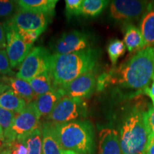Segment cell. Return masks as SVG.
<instances>
[{"instance_id":"obj_1","label":"cell","mask_w":154,"mask_h":154,"mask_svg":"<svg viewBox=\"0 0 154 154\" xmlns=\"http://www.w3.org/2000/svg\"><path fill=\"white\" fill-rule=\"evenodd\" d=\"M154 76V47L135 53L117 68L97 78L99 91L112 86L122 99H132L143 94Z\"/></svg>"},{"instance_id":"obj_2","label":"cell","mask_w":154,"mask_h":154,"mask_svg":"<svg viewBox=\"0 0 154 154\" xmlns=\"http://www.w3.org/2000/svg\"><path fill=\"white\" fill-rule=\"evenodd\" d=\"M98 60L97 50L91 48L69 54H51L49 72L54 87L62 88L79 76L96 70Z\"/></svg>"},{"instance_id":"obj_3","label":"cell","mask_w":154,"mask_h":154,"mask_svg":"<svg viewBox=\"0 0 154 154\" xmlns=\"http://www.w3.org/2000/svg\"><path fill=\"white\" fill-rule=\"evenodd\" d=\"M145 104L138 101L125 111L119 140L123 154H144L149 140L145 124Z\"/></svg>"},{"instance_id":"obj_4","label":"cell","mask_w":154,"mask_h":154,"mask_svg":"<svg viewBox=\"0 0 154 154\" xmlns=\"http://www.w3.org/2000/svg\"><path fill=\"white\" fill-rule=\"evenodd\" d=\"M55 125L58 138L63 151L94 154L95 132L89 121L76 120Z\"/></svg>"},{"instance_id":"obj_5","label":"cell","mask_w":154,"mask_h":154,"mask_svg":"<svg viewBox=\"0 0 154 154\" xmlns=\"http://www.w3.org/2000/svg\"><path fill=\"white\" fill-rule=\"evenodd\" d=\"M39 113L34 102L28 103L22 111L15 113L10 133L5 140V145L20 140L41 128Z\"/></svg>"},{"instance_id":"obj_6","label":"cell","mask_w":154,"mask_h":154,"mask_svg":"<svg viewBox=\"0 0 154 154\" xmlns=\"http://www.w3.org/2000/svg\"><path fill=\"white\" fill-rule=\"evenodd\" d=\"M51 54L43 47L32 48L19 66L16 77L29 82L31 79L49 72Z\"/></svg>"},{"instance_id":"obj_7","label":"cell","mask_w":154,"mask_h":154,"mask_svg":"<svg viewBox=\"0 0 154 154\" xmlns=\"http://www.w3.org/2000/svg\"><path fill=\"white\" fill-rule=\"evenodd\" d=\"M86 106L84 99L63 96L45 119L57 124H65L78 120L85 115Z\"/></svg>"},{"instance_id":"obj_8","label":"cell","mask_w":154,"mask_h":154,"mask_svg":"<svg viewBox=\"0 0 154 154\" xmlns=\"http://www.w3.org/2000/svg\"><path fill=\"white\" fill-rule=\"evenodd\" d=\"M50 17L42 13L19 10L14 16L7 19L4 22V25L14 29L17 32L42 34L47 27Z\"/></svg>"},{"instance_id":"obj_9","label":"cell","mask_w":154,"mask_h":154,"mask_svg":"<svg viewBox=\"0 0 154 154\" xmlns=\"http://www.w3.org/2000/svg\"><path fill=\"white\" fill-rule=\"evenodd\" d=\"M148 1L136 0H116L111 2L109 16L116 22L125 24L141 18L149 5Z\"/></svg>"},{"instance_id":"obj_10","label":"cell","mask_w":154,"mask_h":154,"mask_svg":"<svg viewBox=\"0 0 154 154\" xmlns=\"http://www.w3.org/2000/svg\"><path fill=\"white\" fill-rule=\"evenodd\" d=\"M52 55L69 54L89 48L88 36L79 31L65 32L51 45Z\"/></svg>"},{"instance_id":"obj_11","label":"cell","mask_w":154,"mask_h":154,"mask_svg":"<svg viewBox=\"0 0 154 154\" xmlns=\"http://www.w3.org/2000/svg\"><path fill=\"white\" fill-rule=\"evenodd\" d=\"M5 28L7 35L6 51L7 57L10 61L11 68H17L22 64L32 50V46L27 45L25 43L19 34L14 29L6 26Z\"/></svg>"},{"instance_id":"obj_12","label":"cell","mask_w":154,"mask_h":154,"mask_svg":"<svg viewBox=\"0 0 154 154\" xmlns=\"http://www.w3.org/2000/svg\"><path fill=\"white\" fill-rule=\"evenodd\" d=\"M96 69L79 76L61 88L65 96L83 99L91 96L96 88Z\"/></svg>"},{"instance_id":"obj_13","label":"cell","mask_w":154,"mask_h":154,"mask_svg":"<svg viewBox=\"0 0 154 154\" xmlns=\"http://www.w3.org/2000/svg\"><path fill=\"white\" fill-rule=\"evenodd\" d=\"M43 154H63L54 123L45 120L41 123Z\"/></svg>"},{"instance_id":"obj_14","label":"cell","mask_w":154,"mask_h":154,"mask_svg":"<svg viewBox=\"0 0 154 154\" xmlns=\"http://www.w3.org/2000/svg\"><path fill=\"white\" fill-rule=\"evenodd\" d=\"M99 154H123L119 134L113 128H105L99 133Z\"/></svg>"},{"instance_id":"obj_15","label":"cell","mask_w":154,"mask_h":154,"mask_svg":"<svg viewBox=\"0 0 154 154\" xmlns=\"http://www.w3.org/2000/svg\"><path fill=\"white\" fill-rule=\"evenodd\" d=\"M63 96L65 95L61 88H54L49 93L38 96L34 101V103L41 118H47Z\"/></svg>"},{"instance_id":"obj_16","label":"cell","mask_w":154,"mask_h":154,"mask_svg":"<svg viewBox=\"0 0 154 154\" xmlns=\"http://www.w3.org/2000/svg\"><path fill=\"white\" fill-rule=\"evenodd\" d=\"M139 29L143 35L145 47H154V1L149 2L142 15Z\"/></svg>"},{"instance_id":"obj_17","label":"cell","mask_w":154,"mask_h":154,"mask_svg":"<svg viewBox=\"0 0 154 154\" xmlns=\"http://www.w3.org/2000/svg\"><path fill=\"white\" fill-rule=\"evenodd\" d=\"M57 0H19L17 1L19 10L42 13L49 17L54 14Z\"/></svg>"},{"instance_id":"obj_18","label":"cell","mask_w":154,"mask_h":154,"mask_svg":"<svg viewBox=\"0 0 154 154\" xmlns=\"http://www.w3.org/2000/svg\"><path fill=\"white\" fill-rule=\"evenodd\" d=\"M4 80L9 86V89L24 99L27 104L34 102L37 98L29 82L17 77H5Z\"/></svg>"},{"instance_id":"obj_19","label":"cell","mask_w":154,"mask_h":154,"mask_svg":"<svg viewBox=\"0 0 154 154\" xmlns=\"http://www.w3.org/2000/svg\"><path fill=\"white\" fill-rule=\"evenodd\" d=\"M124 42L130 53H136L145 48L144 39L140 29L133 24H125Z\"/></svg>"},{"instance_id":"obj_20","label":"cell","mask_w":154,"mask_h":154,"mask_svg":"<svg viewBox=\"0 0 154 154\" xmlns=\"http://www.w3.org/2000/svg\"><path fill=\"white\" fill-rule=\"evenodd\" d=\"M27 103L12 90L8 89L0 96V107L15 113L22 111Z\"/></svg>"},{"instance_id":"obj_21","label":"cell","mask_w":154,"mask_h":154,"mask_svg":"<svg viewBox=\"0 0 154 154\" xmlns=\"http://www.w3.org/2000/svg\"><path fill=\"white\" fill-rule=\"evenodd\" d=\"M29 83L37 97L54 89L49 71L32 79Z\"/></svg>"},{"instance_id":"obj_22","label":"cell","mask_w":154,"mask_h":154,"mask_svg":"<svg viewBox=\"0 0 154 154\" xmlns=\"http://www.w3.org/2000/svg\"><path fill=\"white\" fill-rule=\"evenodd\" d=\"M110 2L106 0H84L81 15L87 17H96L101 14Z\"/></svg>"},{"instance_id":"obj_23","label":"cell","mask_w":154,"mask_h":154,"mask_svg":"<svg viewBox=\"0 0 154 154\" xmlns=\"http://www.w3.org/2000/svg\"><path fill=\"white\" fill-rule=\"evenodd\" d=\"M20 140L27 148L28 154H43L41 128L34 131Z\"/></svg>"},{"instance_id":"obj_24","label":"cell","mask_w":154,"mask_h":154,"mask_svg":"<svg viewBox=\"0 0 154 154\" xmlns=\"http://www.w3.org/2000/svg\"><path fill=\"white\" fill-rule=\"evenodd\" d=\"M126 45L124 42L121 40L116 38L110 42V43L108 45L107 51L113 66H116L118 59L124 54L126 52Z\"/></svg>"},{"instance_id":"obj_25","label":"cell","mask_w":154,"mask_h":154,"mask_svg":"<svg viewBox=\"0 0 154 154\" xmlns=\"http://www.w3.org/2000/svg\"><path fill=\"white\" fill-rule=\"evenodd\" d=\"M15 113L0 107V126L4 131L5 140L8 137L12 126Z\"/></svg>"},{"instance_id":"obj_26","label":"cell","mask_w":154,"mask_h":154,"mask_svg":"<svg viewBox=\"0 0 154 154\" xmlns=\"http://www.w3.org/2000/svg\"><path fill=\"white\" fill-rule=\"evenodd\" d=\"M19 10V8L17 1L0 0V18L10 19Z\"/></svg>"},{"instance_id":"obj_27","label":"cell","mask_w":154,"mask_h":154,"mask_svg":"<svg viewBox=\"0 0 154 154\" xmlns=\"http://www.w3.org/2000/svg\"><path fill=\"white\" fill-rule=\"evenodd\" d=\"M83 0H66L65 9L66 16L70 18L73 16L81 15V9L83 4Z\"/></svg>"},{"instance_id":"obj_28","label":"cell","mask_w":154,"mask_h":154,"mask_svg":"<svg viewBox=\"0 0 154 154\" xmlns=\"http://www.w3.org/2000/svg\"><path fill=\"white\" fill-rule=\"evenodd\" d=\"M12 74L10 61L5 49H0V74L9 75Z\"/></svg>"},{"instance_id":"obj_29","label":"cell","mask_w":154,"mask_h":154,"mask_svg":"<svg viewBox=\"0 0 154 154\" xmlns=\"http://www.w3.org/2000/svg\"><path fill=\"white\" fill-rule=\"evenodd\" d=\"M145 124L149 140L154 136V107L153 106H149L148 111H146L145 115Z\"/></svg>"},{"instance_id":"obj_30","label":"cell","mask_w":154,"mask_h":154,"mask_svg":"<svg viewBox=\"0 0 154 154\" xmlns=\"http://www.w3.org/2000/svg\"><path fill=\"white\" fill-rule=\"evenodd\" d=\"M19 34L25 43L27 45L32 46L34 42L40 36V33L38 32H17Z\"/></svg>"},{"instance_id":"obj_31","label":"cell","mask_w":154,"mask_h":154,"mask_svg":"<svg viewBox=\"0 0 154 154\" xmlns=\"http://www.w3.org/2000/svg\"><path fill=\"white\" fill-rule=\"evenodd\" d=\"M7 47V35L4 23L0 22V49Z\"/></svg>"},{"instance_id":"obj_32","label":"cell","mask_w":154,"mask_h":154,"mask_svg":"<svg viewBox=\"0 0 154 154\" xmlns=\"http://www.w3.org/2000/svg\"><path fill=\"white\" fill-rule=\"evenodd\" d=\"M143 94H146L151 99L152 103H153V106L154 107V76L153 77V79H152L151 86H148L146 88Z\"/></svg>"},{"instance_id":"obj_33","label":"cell","mask_w":154,"mask_h":154,"mask_svg":"<svg viewBox=\"0 0 154 154\" xmlns=\"http://www.w3.org/2000/svg\"><path fill=\"white\" fill-rule=\"evenodd\" d=\"M5 146V138L4 135V131L0 126V149H3Z\"/></svg>"},{"instance_id":"obj_34","label":"cell","mask_w":154,"mask_h":154,"mask_svg":"<svg viewBox=\"0 0 154 154\" xmlns=\"http://www.w3.org/2000/svg\"><path fill=\"white\" fill-rule=\"evenodd\" d=\"M9 89V86L7 85L6 83L4 82H2V81H0V96L4 92L7 91V90Z\"/></svg>"},{"instance_id":"obj_35","label":"cell","mask_w":154,"mask_h":154,"mask_svg":"<svg viewBox=\"0 0 154 154\" xmlns=\"http://www.w3.org/2000/svg\"><path fill=\"white\" fill-rule=\"evenodd\" d=\"M144 154H154V142L147 146Z\"/></svg>"},{"instance_id":"obj_36","label":"cell","mask_w":154,"mask_h":154,"mask_svg":"<svg viewBox=\"0 0 154 154\" xmlns=\"http://www.w3.org/2000/svg\"><path fill=\"white\" fill-rule=\"evenodd\" d=\"M63 154H81V153H76V152L71 151H63Z\"/></svg>"},{"instance_id":"obj_37","label":"cell","mask_w":154,"mask_h":154,"mask_svg":"<svg viewBox=\"0 0 154 154\" xmlns=\"http://www.w3.org/2000/svg\"><path fill=\"white\" fill-rule=\"evenodd\" d=\"M153 142H154V136L151 138V139L149 140V141H148V145H149V144L153 143ZM148 145H147V146H148Z\"/></svg>"},{"instance_id":"obj_38","label":"cell","mask_w":154,"mask_h":154,"mask_svg":"<svg viewBox=\"0 0 154 154\" xmlns=\"http://www.w3.org/2000/svg\"><path fill=\"white\" fill-rule=\"evenodd\" d=\"M2 149H0V154H2Z\"/></svg>"},{"instance_id":"obj_39","label":"cell","mask_w":154,"mask_h":154,"mask_svg":"<svg viewBox=\"0 0 154 154\" xmlns=\"http://www.w3.org/2000/svg\"><path fill=\"white\" fill-rule=\"evenodd\" d=\"M0 81H1V78H0Z\"/></svg>"}]
</instances>
